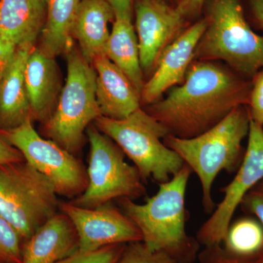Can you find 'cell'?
Instances as JSON below:
<instances>
[{
	"label": "cell",
	"instance_id": "7",
	"mask_svg": "<svg viewBox=\"0 0 263 263\" xmlns=\"http://www.w3.org/2000/svg\"><path fill=\"white\" fill-rule=\"evenodd\" d=\"M60 202L49 180L25 160L0 166V214L23 243L60 212Z\"/></svg>",
	"mask_w": 263,
	"mask_h": 263
},
{
	"label": "cell",
	"instance_id": "11",
	"mask_svg": "<svg viewBox=\"0 0 263 263\" xmlns=\"http://www.w3.org/2000/svg\"><path fill=\"white\" fill-rule=\"evenodd\" d=\"M59 207L75 228L80 252H94L108 246L127 245L143 240L135 223L110 202L95 209H86L71 202L60 201Z\"/></svg>",
	"mask_w": 263,
	"mask_h": 263
},
{
	"label": "cell",
	"instance_id": "10",
	"mask_svg": "<svg viewBox=\"0 0 263 263\" xmlns=\"http://www.w3.org/2000/svg\"><path fill=\"white\" fill-rule=\"evenodd\" d=\"M263 179V126L251 120L248 144L234 179L221 190L224 197L197 231L200 245H221L233 214L247 193Z\"/></svg>",
	"mask_w": 263,
	"mask_h": 263
},
{
	"label": "cell",
	"instance_id": "5",
	"mask_svg": "<svg viewBox=\"0 0 263 263\" xmlns=\"http://www.w3.org/2000/svg\"><path fill=\"white\" fill-rule=\"evenodd\" d=\"M95 124L133 161L144 182L149 179L159 183L168 181L185 164L164 145L163 139L168 136L165 128L143 109L123 119L101 116Z\"/></svg>",
	"mask_w": 263,
	"mask_h": 263
},
{
	"label": "cell",
	"instance_id": "34",
	"mask_svg": "<svg viewBox=\"0 0 263 263\" xmlns=\"http://www.w3.org/2000/svg\"><path fill=\"white\" fill-rule=\"evenodd\" d=\"M259 263H263V256L262 257V258H261L260 260H259Z\"/></svg>",
	"mask_w": 263,
	"mask_h": 263
},
{
	"label": "cell",
	"instance_id": "8",
	"mask_svg": "<svg viewBox=\"0 0 263 263\" xmlns=\"http://www.w3.org/2000/svg\"><path fill=\"white\" fill-rule=\"evenodd\" d=\"M90 144L88 183L84 193L71 202L78 206L95 209L114 199L137 198L146 193L136 166L124 160V152L98 128L86 129Z\"/></svg>",
	"mask_w": 263,
	"mask_h": 263
},
{
	"label": "cell",
	"instance_id": "13",
	"mask_svg": "<svg viewBox=\"0 0 263 263\" xmlns=\"http://www.w3.org/2000/svg\"><path fill=\"white\" fill-rule=\"evenodd\" d=\"M207 18L198 21L183 31L164 49L153 75L145 83L141 95V103L151 105L163 93L181 84L193 63L199 41L206 29Z\"/></svg>",
	"mask_w": 263,
	"mask_h": 263
},
{
	"label": "cell",
	"instance_id": "31",
	"mask_svg": "<svg viewBox=\"0 0 263 263\" xmlns=\"http://www.w3.org/2000/svg\"><path fill=\"white\" fill-rule=\"evenodd\" d=\"M205 0H180L176 10L183 18L197 15L201 11Z\"/></svg>",
	"mask_w": 263,
	"mask_h": 263
},
{
	"label": "cell",
	"instance_id": "2",
	"mask_svg": "<svg viewBox=\"0 0 263 263\" xmlns=\"http://www.w3.org/2000/svg\"><path fill=\"white\" fill-rule=\"evenodd\" d=\"M193 171L186 164L143 204L119 199L122 211L141 231L150 250L162 252L177 263H193L200 249L196 238L186 233L185 195Z\"/></svg>",
	"mask_w": 263,
	"mask_h": 263
},
{
	"label": "cell",
	"instance_id": "14",
	"mask_svg": "<svg viewBox=\"0 0 263 263\" xmlns=\"http://www.w3.org/2000/svg\"><path fill=\"white\" fill-rule=\"evenodd\" d=\"M91 65L96 71V98L101 116L123 119L141 108V94L106 55L97 57Z\"/></svg>",
	"mask_w": 263,
	"mask_h": 263
},
{
	"label": "cell",
	"instance_id": "16",
	"mask_svg": "<svg viewBox=\"0 0 263 263\" xmlns=\"http://www.w3.org/2000/svg\"><path fill=\"white\" fill-rule=\"evenodd\" d=\"M32 119L45 124L54 112L61 94V79L54 57L38 48L29 53L24 70Z\"/></svg>",
	"mask_w": 263,
	"mask_h": 263
},
{
	"label": "cell",
	"instance_id": "24",
	"mask_svg": "<svg viewBox=\"0 0 263 263\" xmlns=\"http://www.w3.org/2000/svg\"><path fill=\"white\" fill-rule=\"evenodd\" d=\"M117 263H177L168 254L150 250L143 241L125 246Z\"/></svg>",
	"mask_w": 263,
	"mask_h": 263
},
{
	"label": "cell",
	"instance_id": "29",
	"mask_svg": "<svg viewBox=\"0 0 263 263\" xmlns=\"http://www.w3.org/2000/svg\"><path fill=\"white\" fill-rule=\"evenodd\" d=\"M16 46L0 36V84L4 79L16 51Z\"/></svg>",
	"mask_w": 263,
	"mask_h": 263
},
{
	"label": "cell",
	"instance_id": "25",
	"mask_svg": "<svg viewBox=\"0 0 263 263\" xmlns=\"http://www.w3.org/2000/svg\"><path fill=\"white\" fill-rule=\"evenodd\" d=\"M127 245L108 246L94 252L78 251L76 253L57 263H117Z\"/></svg>",
	"mask_w": 263,
	"mask_h": 263
},
{
	"label": "cell",
	"instance_id": "17",
	"mask_svg": "<svg viewBox=\"0 0 263 263\" xmlns=\"http://www.w3.org/2000/svg\"><path fill=\"white\" fill-rule=\"evenodd\" d=\"M46 18L45 0H0V36L16 48H34Z\"/></svg>",
	"mask_w": 263,
	"mask_h": 263
},
{
	"label": "cell",
	"instance_id": "6",
	"mask_svg": "<svg viewBox=\"0 0 263 263\" xmlns=\"http://www.w3.org/2000/svg\"><path fill=\"white\" fill-rule=\"evenodd\" d=\"M97 74L81 52H67V79L54 112L44 124L48 138L72 154L80 150L90 123L101 117L96 98Z\"/></svg>",
	"mask_w": 263,
	"mask_h": 263
},
{
	"label": "cell",
	"instance_id": "22",
	"mask_svg": "<svg viewBox=\"0 0 263 263\" xmlns=\"http://www.w3.org/2000/svg\"><path fill=\"white\" fill-rule=\"evenodd\" d=\"M222 243L232 255L259 263L263 256V227L256 218H240L230 223Z\"/></svg>",
	"mask_w": 263,
	"mask_h": 263
},
{
	"label": "cell",
	"instance_id": "28",
	"mask_svg": "<svg viewBox=\"0 0 263 263\" xmlns=\"http://www.w3.org/2000/svg\"><path fill=\"white\" fill-rule=\"evenodd\" d=\"M197 258L200 263H255L232 255L221 245L205 247L203 250L199 252Z\"/></svg>",
	"mask_w": 263,
	"mask_h": 263
},
{
	"label": "cell",
	"instance_id": "9",
	"mask_svg": "<svg viewBox=\"0 0 263 263\" xmlns=\"http://www.w3.org/2000/svg\"><path fill=\"white\" fill-rule=\"evenodd\" d=\"M0 136L49 180L57 195L76 198L86 190L88 177L84 164L56 142L40 136L32 118L13 129L0 130Z\"/></svg>",
	"mask_w": 263,
	"mask_h": 263
},
{
	"label": "cell",
	"instance_id": "19",
	"mask_svg": "<svg viewBox=\"0 0 263 263\" xmlns=\"http://www.w3.org/2000/svg\"><path fill=\"white\" fill-rule=\"evenodd\" d=\"M33 48H18L0 84V130L21 125L31 117V109L24 80V70Z\"/></svg>",
	"mask_w": 263,
	"mask_h": 263
},
{
	"label": "cell",
	"instance_id": "21",
	"mask_svg": "<svg viewBox=\"0 0 263 263\" xmlns=\"http://www.w3.org/2000/svg\"><path fill=\"white\" fill-rule=\"evenodd\" d=\"M81 0H45L46 18L39 49L56 57L72 48V27Z\"/></svg>",
	"mask_w": 263,
	"mask_h": 263
},
{
	"label": "cell",
	"instance_id": "23",
	"mask_svg": "<svg viewBox=\"0 0 263 263\" xmlns=\"http://www.w3.org/2000/svg\"><path fill=\"white\" fill-rule=\"evenodd\" d=\"M22 245L17 230L0 214V262L21 263Z\"/></svg>",
	"mask_w": 263,
	"mask_h": 263
},
{
	"label": "cell",
	"instance_id": "30",
	"mask_svg": "<svg viewBox=\"0 0 263 263\" xmlns=\"http://www.w3.org/2000/svg\"><path fill=\"white\" fill-rule=\"evenodd\" d=\"M24 160L23 156L21 152L10 145L0 136V166Z\"/></svg>",
	"mask_w": 263,
	"mask_h": 263
},
{
	"label": "cell",
	"instance_id": "27",
	"mask_svg": "<svg viewBox=\"0 0 263 263\" xmlns=\"http://www.w3.org/2000/svg\"><path fill=\"white\" fill-rule=\"evenodd\" d=\"M240 207L245 214L255 216L263 227V179L245 195Z\"/></svg>",
	"mask_w": 263,
	"mask_h": 263
},
{
	"label": "cell",
	"instance_id": "15",
	"mask_svg": "<svg viewBox=\"0 0 263 263\" xmlns=\"http://www.w3.org/2000/svg\"><path fill=\"white\" fill-rule=\"evenodd\" d=\"M79 250L75 228L60 211L24 242L21 263H57Z\"/></svg>",
	"mask_w": 263,
	"mask_h": 263
},
{
	"label": "cell",
	"instance_id": "1",
	"mask_svg": "<svg viewBox=\"0 0 263 263\" xmlns=\"http://www.w3.org/2000/svg\"><path fill=\"white\" fill-rule=\"evenodd\" d=\"M252 80L229 67L194 61L184 81L146 111L170 136L191 138L220 122L235 108L248 106Z\"/></svg>",
	"mask_w": 263,
	"mask_h": 263
},
{
	"label": "cell",
	"instance_id": "3",
	"mask_svg": "<svg viewBox=\"0 0 263 263\" xmlns=\"http://www.w3.org/2000/svg\"><path fill=\"white\" fill-rule=\"evenodd\" d=\"M251 117L247 105L233 109L224 119L205 133L191 138L167 136L164 145L180 156L197 174L201 183L202 204L212 213L214 180L221 171L233 174L239 168L245 151L242 142L248 136Z\"/></svg>",
	"mask_w": 263,
	"mask_h": 263
},
{
	"label": "cell",
	"instance_id": "26",
	"mask_svg": "<svg viewBox=\"0 0 263 263\" xmlns=\"http://www.w3.org/2000/svg\"><path fill=\"white\" fill-rule=\"evenodd\" d=\"M248 108L251 120L263 126V68L252 79Z\"/></svg>",
	"mask_w": 263,
	"mask_h": 263
},
{
	"label": "cell",
	"instance_id": "18",
	"mask_svg": "<svg viewBox=\"0 0 263 263\" xmlns=\"http://www.w3.org/2000/svg\"><path fill=\"white\" fill-rule=\"evenodd\" d=\"M114 18L115 13L106 0H81L71 34L91 65L97 57L105 55L110 33L108 24Z\"/></svg>",
	"mask_w": 263,
	"mask_h": 263
},
{
	"label": "cell",
	"instance_id": "4",
	"mask_svg": "<svg viewBox=\"0 0 263 263\" xmlns=\"http://www.w3.org/2000/svg\"><path fill=\"white\" fill-rule=\"evenodd\" d=\"M206 29L194 55L195 61L221 60L252 80L263 68V35L249 25L240 0H212Z\"/></svg>",
	"mask_w": 263,
	"mask_h": 263
},
{
	"label": "cell",
	"instance_id": "35",
	"mask_svg": "<svg viewBox=\"0 0 263 263\" xmlns=\"http://www.w3.org/2000/svg\"><path fill=\"white\" fill-rule=\"evenodd\" d=\"M0 263H3V262H0Z\"/></svg>",
	"mask_w": 263,
	"mask_h": 263
},
{
	"label": "cell",
	"instance_id": "20",
	"mask_svg": "<svg viewBox=\"0 0 263 263\" xmlns=\"http://www.w3.org/2000/svg\"><path fill=\"white\" fill-rule=\"evenodd\" d=\"M105 55L127 76L141 95L145 83L140 62L138 37L132 19L116 17Z\"/></svg>",
	"mask_w": 263,
	"mask_h": 263
},
{
	"label": "cell",
	"instance_id": "12",
	"mask_svg": "<svg viewBox=\"0 0 263 263\" xmlns=\"http://www.w3.org/2000/svg\"><path fill=\"white\" fill-rule=\"evenodd\" d=\"M137 37L142 70L155 71L164 49L181 34L184 18L163 0H138Z\"/></svg>",
	"mask_w": 263,
	"mask_h": 263
},
{
	"label": "cell",
	"instance_id": "33",
	"mask_svg": "<svg viewBox=\"0 0 263 263\" xmlns=\"http://www.w3.org/2000/svg\"><path fill=\"white\" fill-rule=\"evenodd\" d=\"M113 8L116 17L132 19V0H106Z\"/></svg>",
	"mask_w": 263,
	"mask_h": 263
},
{
	"label": "cell",
	"instance_id": "32",
	"mask_svg": "<svg viewBox=\"0 0 263 263\" xmlns=\"http://www.w3.org/2000/svg\"><path fill=\"white\" fill-rule=\"evenodd\" d=\"M248 6L252 22L263 31V0H248Z\"/></svg>",
	"mask_w": 263,
	"mask_h": 263
}]
</instances>
